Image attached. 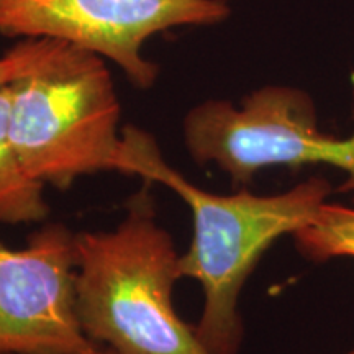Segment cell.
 I'll return each instance as SVG.
<instances>
[{
    "instance_id": "6da1fadb",
    "label": "cell",
    "mask_w": 354,
    "mask_h": 354,
    "mask_svg": "<svg viewBox=\"0 0 354 354\" xmlns=\"http://www.w3.org/2000/svg\"><path fill=\"white\" fill-rule=\"evenodd\" d=\"M115 171L166 185L192 212L194 236L179 258L183 277L196 279L203 308L196 333L210 354H238L245 326L238 310L243 286L266 251L284 234H294L317 218L333 187L325 177H310L276 196L243 189L216 196L171 167L149 133L127 127Z\"/></svg>"
},
{
    "instance_id": "7a4b0ae2",
    "label": "cell",
    "mask_w": 354,
    "mask_h": 354,
    "mask_svg": "<svg viewBox=\"0 0 354 354\" xmlns=\"http://www.w3.org/2000/svg\"><path fill=\"white\" fill-rule=\"evenodd\" d=\"M74 241L76 312L92 342L113 354H210L172 305L180 254L146 190L113 230Z\"/></svg>"
},
{
    "instance_id": "3957f363",
    "label": "cell",
    "mask_w": 354,
    "mask_h": 354,
    "mask_svg": "<svg viewBox=\"0 0 354 354\" xmlns=\"http://www.w3.org/2000/svg\"><path fill=\"white\" fill-rule=\"evenodd\" d=\"M10 87L12 143L33 179L68 189L82 176L115 171L120 102L104 57L43 38L35 63Z\"/></svg>"
},
{
    "instance_id": "277c9868",
    "label": "cell",
    "mask_w": 354,
    "mask_h": 354,
    "mask_svg": "<svg viewBox=\"0 0 354 354\" xmlns=\"http://www.w3.org/2000/svg\"><path fill=\"white\" fill-rule=\"evenodd\" d=\"M184 143L197 165H215L234 184H248L261 169L333 166L343 171L339 190L354 196V133L348 138L323 133L315 102L305 91L266 86L240 105L207 100L185 115Z\"/></svg>"
},
{
    "instance_id": "5b68a950",
    "label": "cell",
    "mask_w": 354,
    "mask_h": 354,
    "mask_svg": "<svg viewBox=\"0 0 354 354\" xmlns=\"http://www.w3.org/2000/svg\"><path fill=\"white\" fill-rule=\"evenodd\" d=\"M230 0H0V35L53 38L115 63L133 86L149 88L159 68L145 43L177 26L221 24Z\"/></svg>"
},
{
    "instance_id": "8992f818",
    "label": "cell",
    "mask_w": 354,
    "mask_h": 354,
    "mask_svg": "<svg viewBox=\"0 0 354 354\" xmlns=\"http://www.w3.org/2000/svg\"><path fill=\"white\" fill-rule=\"evenodd\" d=\"M76 234L61 223L25 250L0 243V354H102L76 312Z\"/></svg>"
},
{
    "instance_id": "52a82bcc",
    "label": "cell",
    "mask_w": 354,
    "mask_h": 354,
    "mask_svg": "<svg viewBox=\"0 0 354 354\" xmlns=\"http://www.w3.org/2000/svg\"><path fill=\"white\" fill-rule=\"evenodd\" d=\"M10 82L0 86V223L43 221L50 214L44 185L21 166L10 136Z\"/></svg>"
},
{
    "instance_id": "ba28073f",
    "label": "cell",
    "mask_w": 354,
    "mask_h": 354,
    "mask_svg": "<svg viewBox=\"0 0 354 354\" xmlns=\"http://www.w3.org/2000/svg\"><path fill=\"white\" fill-rule=\"evenodd\" d=\"M292 236L299 253L315 263L354 259V207L323 203L317 218Z\"/></svg>"
},
{
    "instance_id": "9c48e42d",
    "label": "cell",
    "mask_w": 354,
    "mask_h": 354,
    "mask_svg": "<svg viewBox=\"0 0 354 354\" xmlns=\"http://www.w3.org/2000/svg\"><path fill=\"white\" fill-rule=\"evenodd\" d=\"M43 46V38H25L0 56V86L12 82L35 63Z\"/></svg>"
},
{
    "instance_id": "30bf717a",
    "label": "cell",
    "mask_w": 354,
    "mask_h": 354,
    "mask_svg": "<svg viewBox=\"0 0 354 354\" xmlns=\"http://www.w3.org/2000/svg\"><path fill=\"white\" fill-rule=\"evenodd\" d=\"M102 354H113L112 351H110V349H105V351L104 353H102Z\"/></svg>"
},
{
    "instance_id": "8fae6325",
    "label": "cell",
    "mask_w": 354,
    "mask_h": 354,
    "mask_svg": "<svg viewBox=\"0 0 354 354\" xmlns=\"http://www.w3.org/2000/svg\"><path fill=\"white\" fill-rule=\"evenodd\" d=\"M346 354H354V348H353V349H351V351H348V353H346Z\"/></svg>"
}]
</instances>
